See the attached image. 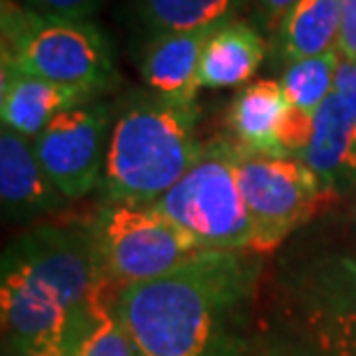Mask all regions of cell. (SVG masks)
Here are the masks:
<instances>
[{"mask_svg": "<svg viewBox=\"0 0 356 356\" xmlns=\"http://www.w3.org/2000/svg\"><path fill=\"white\" fill-rule=\"evenodd\" d=\"M257 270L248 250H202L172 273L118 287L111 312L139 356H250Z\"/></svg>", "mask_w": 356, "mask_h": 356, "instance_id": "1", "label": "cell"}, {"mask_svg": "<svg viewBox=\"0 0 356 356\" xmlns=\"http://www.w3.org/2000/svg\"><path fill=\"white\" fill-rule=\"evenodd\" d=\"M109 284L90 227H38L12 241L0 277L10 350L74 356Z\"/></svg>", "mask_w": 356, "mask_h": 356, "instance_id": "2", "label": "cell"}, {"mask_svg": "<svg viewBox=\"0 0 356 356\" xmlns=\"http://www.w3.org/2000/svg\"><path fill=\"white\" fill-rule=\"evenodd\" d=\"M197 102L151 92L134 95L113 118L104 162V192L111 202L151 206L167 195L202 155Z\"/></svg>", "mask_w": 356, "mask_h": 356, "instance_id": "3", "label": "cell"}, {"mask_svg": "<svg viewBox=\"0 0 356 356\" xmlns=\"http://www.w3.org/2000/svg\"><path fill=\"white\" fill-rule=\"evenodd\" d=\"M3 67L60 86L102 92L116 83L109 40L86 19L3 0Z\"/></svg>", "mask_w": 356, "mask_h": 356, "instance_id": "4", "label": "cell"}, {"mask_svg": "<svg viewBox=\"0 0 356 356\" xmlns=\"http://www.w3.org/2000/svg\"><path fill=\"white\" fill-rule=\"evenodd\" d=\"M190 234L202 250L241 252L252 245L236 176V144L211 141L167 195L153 204Z\"/></svg>", "mask_w": 356, "mask_h": 356, "instance_id": "5", "label": "cell"}, {"mask_svg": "<svg viewBox=\"0 0 356 356\" xmlns=\"http://www.w3.org/2000/svg\"><path fill=\"white\" fill-rule=\"evenodd\" d=\"M90 229L104 275L118 287L167 275L202 252L197 241L153 204L111 202Z\"/></svg>", "mask_w": 356, "mask_h": 356, "instance_id": "6", "label": "cell"}, {"mask_svg": "<svg viewBox=\"0 0 356 356\" xmlns=\"http://www.w3.org/2000/svg\"><path fill=\"white\" fill-rule=\"evenodd\" d=\"M236 176L252 225L250 250H273L317 209L324 188L291 155L254 153L236 144Z\"/></svg>", "mask_w": 356, "mask_h": 356, "instance_id": "7", "label": "cell"}, {"mask_svg": "<svg viewBox=\"0 0 356 356\" xmlns=\"http://www.w3.org/2000/svg\"><path fill=\"white\" fill-rule=\"evenodd\" d=\"M294 336L310 356H356V259L310 261L289 284Z\"/></svg>", "mask_w": 356, "mask_h": 356, "instance_id": "8", "label": "cell"}, {"mask_svg": "<svg viewBox=\"0 0 356 356\" xmlns=\"http://www.w3.org/2000/svg\"><path fill=\"white\" fill-rule=\"evenodd\" d=\"M111 125V106L90 99L58 113L33 139L38 160L65 199L86 197L104 178Z\"/></svg>", "mask_w": 356, "mask_h": 356, "instance_id": "9", "label": "cell"}, {"mask_svg": "<svg viewBox=\"0 0 356 356\" xmlns=\"http://www.w3.org/2000/svg\"><path fill=\"white\" fill-rule=\"evenodd\" d=\"M0 199L12 220L42 216L65 199L38 160L33 139L5 125L0 132Z\"/></svg>", "mask_w": 356, "mask_h": 356, "instance_id": "10", "label": "cell"}, {"mask_svg": "<svg viewBox=\"0 0 356 356\" xmlns=\"http://www.w3.org/2000/svg\"><path fill=\"white\" fill-rule=\"evenodd\" d=\"M97 92L60 86L38 76L19 74L3 67V88H0V116L10 130L35 139L58 113L72 106L95 99Z\"/></svg>", "mask_w": 356, "mask_h": 356, "instance_id": "11", "label": "cell"}, {"mask_svg": "<svg viewBox=\"0 0 356 356\" xmlns=\"http://www.w3.org/2000/svg\"><path fill=\"white\" fill-rule=\"evenodd\" d=\"M301 160L324 190L356 185V118L336 92L315 111V132Z\"/></svg>", "mask_w": 356, "mask_h": 356, "instance_id": "12", "label": "cell"}, {"mask_svg": "<svg viewBox=\"0 0 356 356\" xmlns=\"http://www.w3.org/2000/svg\"><path fill=\"white\" fill-rule=\"evenodd\" d=\"M211 31L153 35L141 58V76L151 92L176 102H195L204 44Z\"/></svg>", "mask_w": 356, "mask_h": 356, "instance_id": "13", "label": "cell"}, {"mask_svg": "<svg viewBox=\"0 0 356 356\" xmlns=\"http://www.w3.org/2000/svg\"><path fill=\"white\" fill-rule=\"evenodd\" d=\"M266 56L259 31L245 21H229L211 31L199 65L202 88H232L250 81Z\"/></svg>", "mask_w": 356, "mask_h": 356, "instance_id": "14", "label": "cell"}, {"mask_svg": "<svg viewBox=\"0 0 356 356\" xmlns=\"http://www.w3.org/2000/svg\"><path fill=\"white\" fill-rule=\"evenodd\" d=\"M340 0H298L277 28V58L296 63L312 56L338 51Z\"/></svg>", "mask_w": 356, "mask_h": 356, "instance_id": "15", "label": "cell"}, {"mask_svg": "<svg viewBox=\"0 0 356 356\" xmlns=\"http://www.w3.org/2000/svg\"><path fill=\"white\" fill-rule=\"evenodd\" d=\"M284 109L287 99L280 81L257 79L243 86L229 109V125L236 144L254 153L284 155L275 141V125Z\"/></svg>", "mask_w": 356, "mask_h": 356, "instance_id": "16", "label": "cell"}, {"mask_svg": "<svg viewBox=\"0 0 356 356\" xmlns=\"http://www.w3.org/2000/svg\"><path fill=\"white\" fill-rule=\"evenodd\" d=\"M243 0H137V17L153 35L216 31L229 24Z\"/></svg>", "mask_w": 356, "mask_h": 356, "instance_id": "17", "label": "cell"}, {"mask_svg": "<svg viewBox=\"0 0 356 356\" xmlns=\"http://www.w3.org/2000/svg\"><path fill=\"white\" fill-rule=\"evenodd\" d=\"M340 51L312 56L296 63H289L282 72L280 88L289 106L315 113L326 99L333 95Z\"/></svg>", "mask_w": 356, "mask_h": 356, "instance_id": "18", "label": "cell"}, {"mask_svg": "<svg viewBox=\"0 0 356 356\" xmlns=\"http://www.w3.org/2000/svg\"><path fill=\"white\" fill-rule=\"evenodd\" d=\"M113 301L99 298L83 329L74 356H139L137 347L111 312Z\"/></svg>", "mask_w": 356, "mask_h": 356, "instance_id": "19", "label": "cell"}, {"mask_svg": "<svg viewBox=\"0 0 356 356\" xmlns=\"http://www.w3.org/2000/svg\"><path fill=\"white\" fill-rule=\"evenodd\" d=\"M312 132H315V113L289 106L282 111L275 125V141L280 151L291 158H301L305 148L310 146Z\"/></svg>", "mask_w": 356, "mask_h": 356, "instance_id": "20", "label": "cell"}, {"mask_svg": "<svg viewBox=\"0 0 356 356\" xmlns=\"http://www.w3.org/2000/svg\"><path fill=\"white\" fill-rule=\"evenodd\" d=\"M33 10L42 14H54V17L67 19H86L90 12H95L104 0H28Z\"/></svg>", "mask_w": 356, "mask_h": 356, "instance_id": "21", "label": "cell"}, {"mask_svg": "<svg viewBox=\"0 0 356 356\" xmlns=\"http://www.w3.org/2000/svg\"><path fill=\"white\" fill-rule=\"evenodd\" d=\"M338 51L356 63V0H340V40Z\"/></svg>", "mask_w": 356, "mask_h": 356, "instance_id": "22", "label": "cell"}, {"mask_svg": "<svg viewBox=\"0 0 356 356\" xmlns=\"http://www.w3.org/2000/svg\"><path fill=\"white\" fill-rule=\"evenodd\" d=\"M333 92L343 99V104L350 109V113L356 118V63L343 58V56H340V60H338Z\"/></svg>", "mask_w": 356, "mask_h": 356, "instance_id": "23", "label": "cell"}, {"mask_svg": "<svg viewBox=\"0 0 356 356\" xmlns=\"http://www.w3.org/2000/svg\"><path fill=\"white\" fill-rule=\"evenodd\" d=\"M252 356H310L308 347L298 340L294 333L291 336H266L252 350Z\"/></svg>", "mask_w": 356, "mask_h": 356, "instance_id": "24", "label": "cell"}, {"mask_svg": "<svg viewBox=\"0 0 356 356\" xmlns=\"http://www.w3.org/2000/svg\"><path fill=\"white\" fill-rule=\"evenodd\" d=\"M296 3L298 0H254L264 26L275 33L282 26V21L287 19V14L296 7Z\"/></svg>", "mask_w": 356, "mask_h": 356, "instance_id": "25", "label": "cell"}, {"mask_svg": "<svg viewBox=\"0 0 356 356\" xmlns=\"http://www.w3.org/2000/svg\"><path fill=\"white\" fill-rule=\"evenodd\" d=\"M12 356H60V354H47V352H12Z\"/></svg>", "mask_w": 356, "mask_h": 356, "instance_id": "26", "label": "cell"}, {"mask_svg": "<svg viewBox=\"0 0 356 356\" xmlns=\"http://www.w3.org/2000/svg\"><path fill=\"white\" fill-rule=\"evenodd\" d=\"M14 3H17V0H14Z\"/></svg>", "mask_w": 356, "mask_h": 356, "instance_id": "27", "label": "cell"}]
</instances>
